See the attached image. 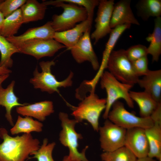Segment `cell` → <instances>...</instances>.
I'll return each instance as SVG.
<instances>
[{
    "label": "cell",
    "mask_w": 161,
    "mask_h": 161,
    "mask_svg": "<svg viewBox=\"0 0 161 161\" xmlns=\"http://www.w3.org/2000/svg\"><path fill=\"white\" fill-rule=\"evenodd\" d=\"M0 161H27L29 156L40 147L39 140L30 133L15 137L10 136L7 130L0 128Z\"/></svg>",
    "instance_id": "1"
},
{
    "label": "cell",
    "mask_w": 161,
    "mask_h": 161,
    "mask_svg": "<svg viewBox=\"0 0 161 161\" xmlns=\"http://www.w3.org/2000/svg\"><path fill=\"white\" fill-rule=\"evenodd\" d=\"M47 6L52 5L63 9L60 15L55 14L51 21V26L55 32H61L74 27L77 23L86 20L87 13L86 9L76 4L63 2L60 0L43 1Z\"/></svg>",
    "instance_id": "2"
},
{
    "label": "cell",
    "mask_w": 161,
    "mask_h": 161,
    "mask_svg": "<svg viewBox=\"0 0 161 161\" xmlns=\"http://www.w3.org/2000/svg\"><path fill=\"white\" fill-rule=\"evenodd\" d=\"M100 79L101 88L105 89L107 94L106 106L103 115L104 119H107L112 105L120 99L124 100L129 107H134V102L129 95L130 90L133 86L120 82L109 71H104Z\"/></svg>",
    "instance_id": "3"
},
{
    "label": "cell",
    "mask_w": 161,
    "mask_h": 161,
    "mask_svg": "<svg viewBox=\"0 0 161 161\" xmlns=\"http://www.w3.org/2000/svg\"><path fill=\"white\" fill-rule=\"evenodd\" d=\"M53 61L40 62L39 65L42 71L38 72L37 66L33 72V77L30 82L36 89H40L42 92L49 94L55 92L59 93L58 88L71 86L72 83L73 73L71 71L68 76L64 80L59 81L51 72V68L55 65Z\"/></svg>",
    "instance_id": "4"
},
{
    "label": "cell",
    "mask_w": 161,
    "mask_h": 161,
    "mask_svg": "<svg viewBox=\"0 0 161 161\" xmlns=\"http://www.w3.org/2000/svg\"><path fill=\"white\" fill-rule=\"evenodd\" d=\"M59 118L62 128L59 134V140L63 145L68 148V156L75 160L89 161L85 155L88 146L81 152L78 151V140L83 138L82 135L77 133L75 129V126L78 122L75 119H69L68 114L64 112L59 113Z\"/></svg>",
    "instance_id": "5"
},
{
    "label": "cell",
    "mask_w": 161,
    "mask_h": 161,
    "mask_svg": "<svg viewBox=\"0 0 161 161\" xmlns=\"http://www.w3.org/2000/svg\"><path fill=\"white\" fill-rule=\"evenodd\" d=\"M76 107L72 114L78 123L87 121L95 131H98L99 120L102 112L105 110L106 98H100L95 92L90 93Z\"/></svg>",
    "instance_id": "6"
},
{
    "label": "cell",
    "mask_w": 161,
    "mask_h": 161,
    "mask_svg": "<svg viewBox=\"0 0 161 161\" xmlns=\"http://www.w3.org/2000/svg\"><path fill=\"white\" fill-rule=\"evenodd\" d=\"M107 68L120 82L133 86L137 84L139 77L135 72L125 50H113L109 58Z\"/></svg>",
    "instance_id": "7"
},
{
    "label": "cell",
    "mask_w": 161,
    "mask_h": 161,
    "mask_svg": "<svg viewBox=\"0 0 161 161\" xmlns=\"http://www.w3.org/2000/svg\"><path fill=\"white\" fill-rule=\"evenodd\" d=\"M107 119L117 125L126 129L140 128L146 129L152 126L154 123L150 117L137 116L127 111L124 104L117 100L112 106Z\"/></svg>",
    "instance_id": "8"
},
{
    "label": "cell",
    "mask_w": 161,
    "mask_h": 161,
    "mask_svg": "<svg viewBox=\"0 0 161 161\" xmlns=\"http://www.w3.org/2000/svg\"><path fill=\"white\" fill-rule=\"evenodd\" d=\"M99 141L103 152L115 151L124 146L126 129L114 124L108 119L99 126Z\"/></svg>",
    "instance_id": "9"
},
{
    "label": "cell",
    "mask_w": 161,
    "mask_h": 161,
    "mask_svg": "<svg viewBox=\"0 0 161 161\" xmlns=\"http://www.w3.org/2000/svg\"><path fill=\"white\" fill-rule=\"evenodd\" d=\"M114 0H99L97 16L95 20V29L90 35L94 44L110 34L112 29L110 24L114 4Z\"/></svg>",
    "instance_id": "10"
},
{
    "label": "cell",
    "mask_w": 161,
    "mask_h": 161,
    "mask_svg": "<svg viewBox=\"0 0 161 161\" xmlns=\"http://www.w3.org/2000/svg\"><path fill=\"white\" fill-rule=\"evenodd\" d=\"M20 52L30 55L39 60L52 57L59 50L66 47L54 39L41 40L15 46Z\"/></svg>",
    "instance_id": "11"
},
{
    "label": "cell",
    "mask_w": 161,
    "mask_h": 161,
    "mask_svg": "<svg viewBox=\"0 0 161 161\" xmlns=\"http://www.w3.org/2000/svg\"><path fill=\"white\" fill-rule=\"evenodd\" d=\"M91 29L87 30L76 44L70 49L72 57L78 64L88 61L93 69L98 70L100 65L91 43L90 35Z\"/></svg>",
    "instance_id": "12"
},
{
    "label": "cell",
    "mask_w": 161,
    "mask_h": 161,
    "mask_svg": "<svg viewBox=\"0 0 161 161\" xmlns=\"http://www.w3.org/2000/svg\"><path fill=\"white\" fill-rule=\"evenodd\" d=\"M124 146L137 158L148 156L149 147L145 129L134 128L127 129Z\"/></svg>",
    "instance_id": "13"
},
{
    "label": "cell",
    "mask_w": 161,
    "mask_h": 161,
    "mask_svg": "<svg viewBox=\"0 0 161 161\" xmlns=\"http://www.w3.org/2000/svg\"><path fill=\"white\" fill-rule=\"evenodd\" d=\"M55 32L51 21H49L42 26L29 28L20 35L6 38L16 46L39 40L53 39Z\"/></svg>",
    "instance_id": "14"
},
{
    "label": "cell",
    "mask_w": 161,
    "mask_h": 161,
    "mask_svg": "<svg viewBox=\"0 0 161 161\" xmlns=\"http://www.w3.org/2000/svg\"><path fill=\"white\" fill-rule=\"evenodd\" d=\"M131 0H120L114 4L110 24L112 29L126 24L140 25L131 7Z\"/></svg>",
    "instance_id": "15"
},
{
    "label": "cell",
    "mask_w": 161,
    "mask_h": 161,
    "mask_svg": "<svg viewBox=\"0 0 161 161\" xmlns=\"http://www.w3.org/2000/svg\"><path fill=\"white\" fill-rule=\"evenodd\" d=\"M92 23L87 19L70 29L55 32L54 39L70 50L76 44L87 30L91 29Z\"/></svg>",
    "instance_id": "16"
},
{
    "label": "cell",
    "mask_w": 161,
    "mask_h": 161,
    "mask_svg": "<svg viewBox=\"0 0 161 161\" xmlns=\"http://www.w3.org/2000/svg\"><path fill=\"white\" fill-rule=\"evenodd\" d=\"M17 112L22 116L33 117L43 121L46 117L54 112L53 103L45 100L16 107Z\"/></svg>",
    "instance_id": "17"
},
{
    "label": "cell",
    "mask_w": 161,
    "mask_h": 161,
    "mask_svg": "<svg viewBox=\"0 0 161 161\" xmlns=\"http://www.w3.org/2000/svg\"><path fill=\"white\" fill-rule=\"evenodd\" d=\"M137 84L158 103H161V70H149Z\"/></svg>",
    "instance_id": "18"
},
{
    "label": "cell",
    "mask_w": 161,
    "mask_h": 161,
    "mask_svg": "<svg viewBox=\"0 0 161 161\" xmlns=\"http://www.w3.org/2000/svg\"><path fill=\"white\" fill-rule=\"evenodd\" d=\"M131 25L130 24H126L118 26L112 29L103 53L101 64L97 74L94 78L96 81H99L104 70L107 68L109 58L118 39L126 30L130 28Z\"/></svg>",
    "instance_id": "19"
},
{
    "label": "cell",
    "mask_w": 161,
    "mask_h": 161,
    "mask_svg": "<svg viewBox=\"0 0 161 161\" xmlns=\"http://www.w3.org/2000/svg\"><path fill=\"white\" fill-rule=\"evenodd\" d=\"M15 81L13 80L6 88L0 86V106H4L6 113L5 117L10 124L13 126V120L11 115V111L15 107L24 106L27 103H21L18 98L14 92Z\"/></svg>",
    "instance_id": "20"
},
{
    "label": "cell",
    "mask_w": 161,
    "mask_h": 161,
    "mask_svg": "<svg viewBox=\"0 0 161 161\" xmlns=\"http://www.w3.org/2000/svg\"><path fill=\"white\" fill-rule=\"evenodd\" d=\"M47 6L36 0H26L20 8L23 23L43 19Z\"/></svg>",
    "instance_id": "21"
},
{
    "label": "cell",
    "mask_w": 161,
    "mask_h": 161,
    "mask_svg": "<svg viewBox=\"0 0 161 161\" xmlns=\"http://www.w3.org/2000/svg\"><path fill=\"white\" fill-rule=\"evenodd\" d=\"M130 97L135 101L139 108L140 116L143 117H150L157 107L158 103L148 93L143 92H129Z\"/></svg>",
    "instance_id": "22"
},
{
    "label": "cell",
    "mask_w": 161,
    "mask_h": 161,
    "mask_svg": "<svg viewBox=\"0 0 161 161\" xmlns=\"http://www.w3.org/2000/svg\"><path fill=\"white\" fill-rule=\"evenodd\" d=\"M145 131L149 147L148 156L159 160L161 159V124L154 123Z\"/></svg>",
    "instance_id": "23"
},
{
    "label": "cell",
    "mask_w": 161,
    "mask_h": 161,
    "mask_svg": "<svg viewBox=\"0 0 161 161\" xmlns=\"http://www.w3.org/2000/svg\"><path fill=\"white\" fill-rule=\"evenodd\" d=\"M150 42L147 47L148 54L152 57V62H157L161 54V17L155 18L154 19V27L151 33L146 38Z\"/></svg>",
    "instance_id": "24"
},
{
    "label": "cell",
    "mask_w": 161,
    "mask_h": 161,
    "mask_svg": "<svg viewBox=\"0 0 161 161\" xmlns=\"http://www.w3.org/2000/svg\"><path fill=\"white\" fill-rule=\"evenodd\" d=\"M136 7L138 16L144 21L150 17L157 18L161 15V0H140Z\"/></svg>",
    "instance_id": "25"
},
{
    "label": "cell",
    "mask_w": 161,
    "mask_h": 161,
    "mask_svg": "<svg viewBox=\"0 0 161 161\" xmlns=\"http://www.w3.org/2000/svg\"><path fill=\"white\" fill-rule=\"evenodd\" d=\"M43 126L41 122L34 120L32 117L25 116L23 117L18 116L10 132L12 135L21 133L29 134L32 132H40L42 131Z\"/></svg>",
    "instance_id": "26"
},
{
    "label": "cell",
    "mask_w": 161,
    "mask_h": 161,
    "mask_svg": "<svg viewBox=\"0 0 161 161\" xmlns=\"http://www.w3.org/2000/svg\"><path fill=\"white\" fill-rule=\"evenodd\" d=\"M23 24L20 8L5 18L1 35L7 38L15 35Z\"/></svg>",
    "instance_id": "27"
},
{
    "label": "cell",
    "mask_w": 161,
    "mask_h": 161,
    "mask_svg": "<svg viewBox=\"0 0 161 161\" xmlns=\"http://www.w3.org/2000/svg\"><path fill=\"white\" fill-rule=\"evenodd\" d=\"M0 66L9 68L13 65L12 55L20 52L17 47L10 42L6 38L0 35Z\"/></svg>",
    "instance_id": "28"
},
{
    "label": "cell",
    "mask_w": 161,
    "mask_h": 161,
    "mask_svg": "<svg viewBox=\"0 0 161 161\" xmlns=\"http://www.w3.org/2000/svg\"><path fill=\"white\" fill-rule=\"evenodd\" d=\"M103 161H136L137 157L127 148L123 146L115 151L103 152L100 155Z\"/></svg>",
    "instance_id": "29"
},
{
    "label": "cell",
    "mask_w": 161,
    "mask_h": 161,
    "mask_svg": "<svg viewBox=\"0 0 161 161\" xmlns=\"http://www.w3.org/2000/svg\"><path fill=\"white\" fill-rule=\"evenodd\" d=\"M55 145L54 142L48 143L47 139L44 138L39 149L32 154L31 158H36L38 161H55L52 153Z\"/></svg>",
    "instance_id": "30"
},
{
    "label": "cell",
    "mask_w": 161,
    "mask_h": 161,
    "mask_svg": "<svg viewBox=\"0 0 161 161\" xmlns=\"http://www.w3.org/2000/svg\"><path fill=\"white\" fill-rule=\"evenodd\" d=\"M63 2L72 3L83 7L86 10L87 19L92 22L95 8L98 6V0H60Z\"/></svg>",
    "instance_id": "31"
},
{
    "label": "cell",
    "mask_w": 161,
    "mask_h": 161,
    "mask_svg": "<svg viewBox=\"0 0 161 161\" xmlns=\"http://www.w3.org/2000/svg\"><path fill=\"white\" fill-rule=\"evenodd\" d=\"M26 0H5L0 4V11L5 18L20 8Z\"/></svg>",
    "instance_id": "32"
},
{
    "label": "cell",
    "mask_w": 161,
    "mask_h": 161,
    "mask_svg": "<svg viewBox=\"0 0 161 161\" xmlns=\"http://www.w3.org/2000/svg\"><path fill=\"white\" fill-rule=\"evenodd\" d=\"M126 52L127 57L131 62L147 56L148 55L147 47L141 44L131 47L126 50Z\"/></svg>",
    "instance_id": "33"
},
{
    "label": "cell",
    "mask_w": 161,
    "mask_h": 161,
    "mask_svg": "<svg viewBox=\"0 0 161 161\" xmlns=\"http://www.w3.org/2000/svg\"><path fill=\"white\" fill-rule=\"evenodd\" d=\"M131 63L135 72L139 77L145 75L149 70L148 67V59L147 56L132 61Z\"/></svg>",
    "instance_id": "34"
},
{
    "label": "cell",
    "mask_w": 161,
    "mask_h": 161,
    "mask_svg": "<svg viewBox=\"0 0 161 161\" xmlns=\"http://www.w3.org/2000/svg\"><path fill=\"white\" fill-rule=\"evenodd\" d=\"M150 117L154 123L161 124V103H158L157 107Z\"/></svg>",
    "instance_id": "35"
},
{
    "label": "cell",
    "mask_w": 161,
    "mask_h": 161,
    "mask_svg": "<svg viewBox=\"0 0 161 161\" xmlns=\"http://www.w3.org/2000/svg\"><path fill=\"white\" fill-rule=\"evenodd\" d=\"M12 72L9 68L3 66H0V76L5 75L9 74Z\"/></svg>",
    "instance_id": "36"
},
{
    "label": "cell",
    "mask_w": 161,
    "mask_h": 161,
    "mask_svg": "<svg viewBox=\"0 0 161 161\" xmlns=\"http://www.w3.org/2000/svg\"><path fill=\"white\" fill-rule=\"evenodd\" d=\"M5 18L0 11V35L2 28L4 22Z\"/></svg>",
    "instance_id": "37"
},
{
    "label": "cell",
    "mask_w": 161,
    "mask_h": 161,
    "mask_svg": "<svg viewBox=\"0 0 161 161\" xmlns=\"http://www.w3.org/2000/svg\"><path fill=\"white\" fill-rule=\"evenodd\" d=\"M136 161H157V160L154 158H151L147 156L144 157L137 158Z\"/></svg>",
    "instance_id": "38"
},
{
    "label": "cell",
    "mask_w": 161,
    "mask_h": 161,
    "mask_svg": "<svg viewBox=\"0 0 161 161\" xmlns=\"http://www.w3.org/2000/svg\"><path fill=\"white\" fill-rule=\"evenodd\" d=\"M9 74L5 75L0 76V86L2 83L8 78Z\"/></svg>",
    "instance_id": "39"
},
{
    "label": "cell",
    "mask_w": 161,
    "mask_h": 161,
    "mask_svg": "<svg viewBox=\"0 0 161 161\" xmlns=\"http://www.w3.org/2000/svg\"><path fill=\"white\" fill-rule=\"evenodd\" d=\"M62 161H81L75 160L71 159L68 155H67L64 156L62 160Z\"/></svg>",
    "instance_id": "40"
},
{
    "label": "cell",
    "mask_w": 161,
    "mask_h": 161,
    "mask_svg": "<svg viewBox=\"0 0 161 161\" xmlns=\"http://www.w3.org/2000/svg\"><path fill=\"white\" fill-rule=\"evenodd\" d=\"M3 0H0V4L2 1H3Z\"/></svg>",
    "instance_id": "41"
},
{
    "label": "cell",
    "mask_w": 161,
    "mask_h": 161,
    "mask_svg": "<svg viewBox=\"0 0 161 161\" xmlns=\"http://www.w3.org/2000/svg\"><path fill=\"white\" fill-rule=\"evenodd\" d=\"M158 161H161V159H160Z\"/></svg>",
    "instance_id": "42"
}]
</instances>
